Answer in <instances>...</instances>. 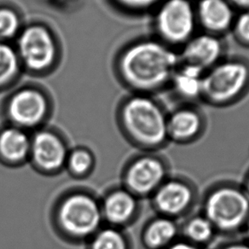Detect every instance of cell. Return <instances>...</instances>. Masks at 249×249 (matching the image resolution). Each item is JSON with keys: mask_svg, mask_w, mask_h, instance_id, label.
Here are the masks:
<instances>
[{"mask_svg": "<svg viewBox=\"0 0 249 249\" xmlns=\"http://www.w3.org/2000/svg\"><path fill=\"white\" fill-rule=\"evenodd\" d=\"M166 249H203V248L193 245L184 240H178L173 245L170 246Z\"/></svg>", "mask_w": 249, "mask_h": 249, "instance_id": "cell-26", "label": "cell"}, {"mask_svg": "<svg viewBox=\"0 0 249 249\" xmlns=\"http://www.w3.org/2000/svg\"><path fill=\"white\" fill-rule=\"evenodd\" d=\"M243 230L245 231L246 235H247V237H248V241L249 242V218Z\"/></svg>", "mask_w": 249, "mask_h": 249, "instance_id": "cell-30", "label": "cell"}, {"mask_svg": "<svg viewBox=\"0 0 249 249\" xmlns=\"http://www.w3.org/2000/svg\"><path fill=\"white\" fill-rule=\"evenodd\" d=\"M153 12L156 38L173 48L182 47L196 34V6L191 0H163Z\"/></svg>", "mask_w": 249, "mask_h": 249, "instance_id": "cell-7", "label": "cell"}, {"mask_svg": "<svg viewBox=\"0 0 249 249\" xmlns=\"http://www.w3.org/2000/svg\"><path fill=\"white\" fill-rule=\"evenodd\" d=\"M22 72L14 44L0 41V92L15 86Z\"/></svg>", "mask_w": 249, "mask_h": 249, "instance_id": "cell-19", "label": "cell"}, {"mask_svg": "<svg viewBox=\"0 0 249 249\" xmlns=\"http://www.w3.org/2000/svg\"><path fill=\"white\" fill-rule=\"evenodd\" d=\"M231 29L241 44L249 46V11H240L235 16Z\"/></svg>", "mask_w": 249, "mask_h": 249, "instance_id": "cell-25", "label": "cell"}, {"mask_svg": "<svg viewBox=\"0 0 249 249\" xmlns=\"http://www.w3.org/2000/svg\"><path fill=\"white\" fill-rule=\"evenodd\" d=\"M218 249H249V242H231L226 243Z\"/></svg>", "mask_w": 249, "mask_h": 249, "instance_id": "cell-27", "label": "cell"}, {"mask_svg": "<svg viewBox=\"0 0 249 249\" xmlns=\"http://www.w3.org/2000/svg\"><path fill=\"white\" fill-rule=\"evenodd\" d=\"M204 127V119L194 107H178L167 114L168 141L179 144L191 143L201 137Z\"/></svg>", "mask_w": 249, "mask_h": 249, "instance_id": "cell-14", "label": "cell"}, {"mask_svg": "<svg viewBox=\"0 0 249 249\" xmlns=\"http://www.w3.org/2000/svg\"><path fill=\"white\" fill-rule=\"evenodd\" d=\"M90 240L89 249H129L126 236L113 226L100 229Z\"/></svg>", "mask_w": 249, "mask_h": 249, "instance_id": "cell-22", "label": "cell"}, {"mask_svg": "<svg viewBox=\"0 0 249 249\" xmlns=\"http://www.w3.org/2000/svg\"><path fill=\"white\" fill-rule=\"evenodd\" d=\"M116 10L125 14L142 15L154 11L163 0H108Z\"/></svg>", "mask_w": 249, "mask_h": 249, "instance_id": "cell-24", "label": "cell"}, {"mask_svg": "<svg viewBox=\"0 0 249 249\" xmlns=\"http://www.w3.org/2000/svg\"><path fill=\"white\" fill-rule=\"evenodd\" d=\"M31 138L28 132L12 124L0 131V160L11 165H21L29 159Z\"/></svg>", "mask_w": 249, "mask_h": 249, "instance_id": "cell-16", "label": "cell"}, {"mask_svg": "<svg viewBox=\"0 0 249 249\" xmlns=\"http://www.w3.org/2000/svg\"><path fill=\"white\" fill-rule=\"evenodd\" d=\"M118 121L129 140L140 149L154 152L168 142L167 114L150 95L132 93L118 108Z\"/></svg>", "mask_w": 249, "mask_h": 249, "instance_id": "cell-2", "label": "cell"}, {"mask_svg": "<svg viewBox=\"0 0 249 249\" xmlns=\"http://www.w3.org/2000/svg\"><path fill=\"white\" fill-rule=\"evenodd\" d=\"M150 197L158 214L176 219L194 206L196 192L191 182L168 177Z\"/></svg>", "mask_w": 249, "mask_h": 249, "instance_id": "cell-10", "label": "cell"}, {"mask_svg": "<svg viewBox=\"0 0 249 249\" xmlns=\"http://www.w3.org/2000/svg\"><path fill=\"white\" fill-rule=\"evenodd\" d=\"M93 165L92 154L88 149L80 148L69 152L65 166L74 176L82 177L90 173Z\"/></svg>", "mask_w": 249, "mask_h": 249, "instance_id": "cell-23", "label": "cell"}, {"mask_svg": "<svg viewBox=\"0 0 249 249\" xmlns=\"http://www.w3.org/2000/svg\"><path fill=\"white\" fill-rule=\"evenodd\" d=\"M235 10L240 11H249V0H229Z\"/></svg>", "mask_w": 249, "mask_h": 249, "instance_id": "cell-28", "label": "cell"}, {"mask_svg": "<svg viewBox=\"0 0 249 249\" xmlns=\"http://www.w3.org/2000/svg\"><path fill=\"white\" fill-rule=\"evenodd\" d=\"M224 45L220 36L206 32L196 34L181 47L180 63L197 68L203 72L221 61Z\"/></svg>", "mask_w": 249, "mask_h": 249, "instance_id": "cell-12", "label": "cell"}, {"mask_svg": "<svg viewBox=\"0 0 249 249\" xmlns=\"http://www.w3.org/2000/svg\"><path fill=\"white\" fill-rule=\"evenodd\" d=\"M68 155L66 143L54 131L38 130L31 138L29 159L41 173H58L66 165Z\"/></svg>", "mask_w": 249, "mask_h": 249, "instance_id": "cell-11", "label": "cell"}, {"mask_svg": "<svg viewBox=\"0 0 249 249\" xmlns=\"http://www.w3.org/2000/svg\"><path fill=\"white\" fill-rule=\"evenodd\" d=\"M139 199L124 187L110 191L101 203L103 218L116 228L128 225L138 214Z\"/></svg>", "mask_w": 249, "mask_h": 249, "instance_id": "cell-15", "label": "cell"}, {"mask_svg": "<svg viewBox=\"0 0 249 249\" xmlns=\"http://www.w3.org/2000/svg\"><path fill=\"white\" fill-rule=\"evenodd\" d=\"M54 217L62 235L74 241L91 238L104 220L101 203L83 191L65 195L55 208Z\"/></svg>", "mask_w": 249, "mask_h": 249, "instance_id": "cell-5", "label": "cell"}, {"mask_svg": "<svg viewBox=\"0 0 249 249\" xmlns=\"http://www.w3.org/2000/svg\"><path fill=\"white\" fill-rule=\"evenodd\" d=\"M243 189H244V191H246V193L247 195L249 196V173L248 175H247V178H246L245 183H244V185H243Z\"/></svg>", "mask_w": 249, "mask_h": 249, "instance_id": "cell-29", "label": "cell"}, {"mask_svg": "<svg viewBox=\"0 0 249 249\" xmlns=\"http://www.w3.org/2000/svg\"><path fill=\"white\" fill-rule=\"evenodd\" d=\"M195 6L198 26L206 33L220 36L231 29L236 14L229 0H198Z\"/></svg>", "mask_w": 249, "mask_h": 249, "instance_id": "cell-13", "label": "cell"}, {"mask_svg": "<svg viewBox=\"0 0 249 249\" xmlns=\"http://www.w3.org/2000/svg\"><path fill=\"white\" fill-rule=\"evenodd\" d=\"M14 46L22 70L32 75H47L61 62L62 49L58 38L45 23L24 25L15 40Z\"/></svg>", "mask_w": 249, "mask_h": 249, "instance_id": "cell-3", "label": "cell"}, {"mask_svg": "<svg viewBox=\"0 0 249 249\" xmlns=\"http://www.w3.org/2000/svg\"><path fill=\"white\" fill-rule=\"evenodd\" d=\"M179 235L176 219L158 214L145 225L142 242L147 249H166L178 240Z\"/></svg>", "mask_w": 249, "mask_h": 249, "instance_id": "cell-17", "label": "cell"}, {"mask_svg": "<svg viewBox=\"0 0 249 249\" xmlns=\"http://www.w3.org/2000/svg\"><path fill=\"white\" fill-rule=\"evenodd\" d=\"M23 27L22 18L16 8L0 4V41H15Z\"/></svg>", "mask_w": 249, "mask_h": 249, "instance_id": "cell-21", "label": "cell"}, {"mask_svg": "<svg viewBox=\"0 0 249 249\" xmlns=\"http://www.w3.org/2000/svg\"><path fill=\"white\" fill-rule=\"evenodd\" d=\"M203 215L217 233L238 232L244 229L249 220V196L243 187L235 183H218L205 196Z\"/></svg>", "mask_w": 249, "mask_h": 249, "instance_id": "cell-4", "label": "cell"}, {"mask_svg": "<svg viewBox=\"0 0 249 249\" xmlns=\"http://www.w3.org/2000/svg\"><path fill=\"white\" fill-rule=\"evenodd\" d=\"M168 177L164 159L147 153L129 162L124 170V188L138 198L151 196Z\"/></svg>", "mask_w": 249, "mask_h": 249, "instance_id": "cell-9", "label": "cell"}, {"mask_svg": "<svg viewBox=\"0 0 249 249\" xmlns=\"http://www.w3.org/2000/svg\"><path fill=\"white\" fill-rule=\"evenodd\" d=\"M52 98L38 86L25 85L13 90L4 104L11 124L25 131L38 128L52 113Z\"/></svg>", "mask_w": 249, "mask_h": 249, "instance_id": "cell-8", "label": "cell"}, {"mask_svg": "<svg viewBox=\"0 0 249 249\" xmlns=\"http://www.w3.org/2000/svg\"><path fill=\"white\" fill-rule=\"evenodd\" d=\"M180 64L178 52L157 38L124 45L114 59L118 80L132 93L150 95L170 85Z\"/></svg>", "mask_w": 249, "mask_h": 249, "instance_id": "cell-1", "label": "cell"}, {"mask_svg": "<svg viewBox=\"0 0 249 249\" xmlns=\"http://www.w3.org/2000/svg\"><path fill=\"white\" fill-rule=\"evenodd\" d=\"M204 73L197 68L180 63L170 85L177 95L185 100L201 98Z\"/></svg>", "mask_w": 249, "mask_h": 249, "instance_id": "cell-18", "label": "cell"}, {"mask_svg": "<svg viewBox=\"0 0 249 249\" xmlns=\"http://www.w3.org/2000/svg\"><path fill=\"white\" fill-rule=\"evenodd\" d=\"M216 233L213 225L203 214L191 216L180 228L183 240L201 248L211 242Z\"/></svg>", "mask_w": 249, "mask_h": 249, "instance_id": "cell-20", "label": "cell"}, {"mask_svg": "<svg viewBox=\"0 0 249 249\" xmlns=\"http://www.w3.org/2000/svg\"><path fill=\"white\" fill-rule=\"evenodd\" d=\"M249 87V64L239 59H222L205 72L201 98L214 106H225L238 100Z\"/></svg>", "mask_w": 249, "mask_h": 249, "instance_id": "cell-6", "label": "cell"}]
</instances>
